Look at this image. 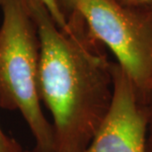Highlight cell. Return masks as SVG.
Returning <instances> with one entry per match:
<instances>
[{"label":"cell","instance_id":"cell-6","mask_svg":"<svg viewBox=\"0 0 152 152\" xmlns=\"http://www.w3.org/2000/svg\"><path fill=\"white\" fill-rule=\"evenodd\" d=\"M0 152H25L19 142L9 136L0 126Z\"/></svg>","mask_w":152,"mask_h":152},{"label":"cell","instance_id":"cell-4","mask_svg":"<svg viewBox=\"0 0 152 152\" xmlns=\"http://www.w3.org/2000/svg\"><path fill=\"white\" fill-rule=\"evenodd\" d=\"M112 71L114 97L111 109L83 152H147L144 100L129 74L115 61L112 62Z\"/></svg>","mask_w":152,"mask_h":152},{"label":"cell","instance_id":"cell-2","mask_svg":"<svg viewBox=\"0 0 152 152\" xmlns=\"http://www.w3.org/2000/svg\"><path fill=\"white\" fill-rule=\"evenodd\" d=\"M0 26V107L19 112L35 140L28 152H54L39 90V39L29 0H4Z\"/></svg>","mask_w":152,"mask_h":152},{"label":"cell","instance_id":"cell-3","mask_svg":"<svg viewBox=\"0 0 152 152\" xmlns=\"http://www.w3.org/2000/svg\"><path fill=\"white\" fill-rule=\"evenodd\" d=\"M66 14H78L96 39L115 57L142 99L152 87V5L117 0H58Z\"/></svg>","mask_w":152,"mask_h":152},{"label":"cell","instance_id":"cell-5","mask_svg":"<svg viewBox=\"0 0 152 152\" xmlns=\"http://www.w3.org/2000/svg\"><path fill=\"white\" fill-rule=\"evenodd\" d=\"M45 6L51 18L60 29L66 30L68 25V15L65 13L62 7L60 6L58 0H38ZM4 2V0H0V8Z\"/></svg>","mask_w":152,"mask_h":152},{"label":"cell","instance_id":"cell-7","mask_svg":"<svg viewBox=\"0 0 152 152\" xmlns=\"http://www.w3.org/2000/svg\"><path fill=\"white\" fill-rule=\"evenodd\" d=\"M147 115V132H146V143L147 152H152V87L148 91L144 100Z\"/></svg>","mask_w":152,"mask_h":152},{"label":"cell","instance_id":"cell-1","mask_svg":"<svg viewBox=\"0 0 152 152\" xmlns=\"http://www.w3.org/2000/svg\"><path fill=\"white\" fill-rule=\"evenodd\" d=\"M39 39V90L51 115L54 152H83L114 97L112 62L78 14L60 29L38 0H29Z\"/></svg>","mask_w":152,"mask_h":152},{"label":"cell","instance_id":"cell-8","mask_svg":"<svg viewBox=\"0 0 152 152\" xmlns=\"http://www.w3.org/2000/svg\"><path fill=\"white\" fill-rule=\"evenodd\" d=\"M118 3L126 6H149L152 0H117Z\"/></svg>","mask_w":152,"mask_h":152}]
</instances>
